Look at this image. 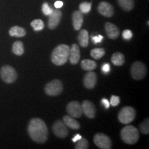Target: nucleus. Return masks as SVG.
<instances>
[{
	"label": "nucleus",
	"mask_w": 149,
	"mask_h": 149,
	"mask_svg": "<svg viewBox=\"0 0 149 149\" xmlns=\"http://www.w3.org/2000/svg\"><path fill=\"white\" fill-rule=\"evenodd\" d=\"M140 130L142 133L148 135L149 133V120L148 119L145 120L140 125Z\"/></svg>",
	"instance_id": "29"
},
{
	"label": "nucleus",
	"mask_w": 149,
	"mask_h": 149,
	"mask_svg": "<svg viewBox=\"0 0 149 149\" xmlns=\"http://www.w3.org/2000/svg\"><path fill=\"white\" fill-rule=\"evenodd\" d=\"M63 91L62 82L59 79H54L46 85L45 93L49 96H57Z\"/></svg>",
	"instance_id": "7"
},
{
	"label": "nucleus",
	"mask_w": 149,
	"mask_h": 149,
	"mask_svg": "<svg viewBox=\"0 0 149 149\" xmlns=\"http://www.w3.org/2000/svg\"><path fill=\"white\" fill-rule=\"evenodd\" d=\"M111 70V66L109 63H105L103 66H102V72L104 74H108Z\"/></svg>",
	"instance_id": "33"
},
{
	"label": "nucleus",
	"mask_w": 149,
	"mask_h": 149,
	"mask_svg": "<svg viewBox=\"0 0 149 149\" xmlns=\"http://www.w3.org/2000/svg\"><path fill=\"white\" fill-rule=\"evenodd\" d=\"M91 6H92V3L84 1V2L80 3L79 11H81L83 14L88 13L91 10Z\"/></svg>",
	"instance_id": "27"
},
{
	"label": "nucleus",
	"mask_w": 149,
	"mask_h": 149,
	"mask_svg": "<svg viewBox=\"0 0 149 149\" xmlns=\"http://www.w3.org/2000/svg\"><path fill=\"white\" fill-rule=\"evenodd\" d=\"M102 104L104 106L105 109H109V108L110 107V105H111V104H110V102H109V100H108L107 99H106V98L102 99Z\"/></svg>",
	"instance_id": "35"
},
{
	"label": "nucleus",
	"mask_w": 149,
	"mask_h": 149,
	"mask_svg": "<svg viewBox=\"0 0 149 149\" xmlns=\"http://www.w3.org/2000/svg\"><path fill=\"white\" fill-rule=\"evenodd\" d=\"M117 1L121 8L125 11H130L135 6L134 0H117Z\"/></svg>",
	"instance_id": "23"
},
{
	"label": "nucleus",
	"mask_w": 149,
	"mask_h": 149,
	"mask_svg": "<svg viewBox=\"0 0 149 149\" xmlns=\"http://www.w3.org/2000/svg\"><path fill=\"white\" fill-rule=\"evenodd\" d=\"M0 75L4 82L7 84L13 83L17 78V74L13 67L6 65L3 66L0 70Z\"/></svg>",
	"instance_id": "5"
},
{
	"label": "nucleus",
	"mask_w": 149,
	"mask_h": 149,
	"mask_svg": "<svg viewBox=\"0 0 149 149\" xmlns=\"http://www.w3.org/2000/svg\"><path fill=\"white\" fill-rule=\"evenodd\" d=\"M63 5H64V3H63L61 1H55V4H54V6H55V7L56 8H60L63 6Z\"/></svg>",
	"instance_id": "36"
},
{
	"label": "nucleus",
	"mask_w": 149,
	"mask_h": 149,
	"mask_svg": "<svg viewBox=\"0 0 149 149\" xmlns=\"http://www.w3.org/2000/svg\"><path fill=\"white\" fill-rule=\"evenodd\" d=\"M70 47L66 44L57 46L52 53L51 61L57 66H62L66 64L69 57Z\"/></svg>",
	"instance_id": "2"
},
{
	"label": "nucleus",
	"mask_w": 149,
	"mask_h": 149,
	"mask_svg": "<svg viewBox=\"0 0 149 149\" xmlns=\"http://www.w3.org/2000/svg\"><path fill=\"white\" fill-rule=\"evenodd\" d=\"M13 52L17 55L21 56L24 53V44L21 41H17L13 46Z\"/></svg>",
	"instance_id": "24"
},
{
	"label": "nucleus",
	"mask_w": 149,
	"mask_h": 149,
	"mask_svg": "<svg viewBox=\"0 0 149 149\" xmlns=\"http://www.w3.org/2000/svg\"><path fill=\"white\" fill-rule=\"evenodd\" d=\"M48 16H49V19L48 22V28L51 30L56 29L60 23L62 13L58 9H56V10H53L52 13Z\"/></svg>",
	"instance_id": "11"
},
{
	"label": "nucleus",
	"mask_w": 149,
	"mask_h": 149,
	"mask_svg": "<svg viewBox=\"0 0 149 149\" xmlns=\"http://www.w3.org/2000/svg\"><path fill=\"white\" fill-rule=\"evenodd\" d=\"M135 115V110L133 107H125L122 108L119 113L118 119L122 124H128L134 120Z\"/></svg>",
	"instance_id": "4"
},
{
	"label": "nucleus",
	"mask_w": 149,
	"mask_h": 149,
	"mask_svg": "<svg viewBox=\"0 0 149 149\" xmlns=\"http://www.w3.org/2000/svg\"><path fill=\"white\" fill-rule=\"evenodd\" d=\"M98 12L107 17H111L114 15V8L111 3L102 1L98 6Z\"/></svg>",
	"instance_id": "12"
},
{
	"label": "nucleus",
	"mask_w": 149,
	"mask_h": 149,
	"mask_svg": "<svg viewBox=\"0 0 149 149\" xmlns=\"http://www.w3.org/2000/svg\"><path fill=\"white\" fill-rule=\"evenodd\" d=\"M120 102V99L118 96L112 95L111 97V102H110V104L113 106V107H117Z\"/></svg>",
	"instance_id": "32"
},
{
	"label": "nucleus",
	"mask_w": 149,
	"mask_h": 149,
	"mask_svg": "<svg viewBox=\"0 0 149 149\" xmlns=\"http://www.w3.org/2000/svg\"><path fill=\"white\" fill-rule=\"evenodd\" d=\"M88 142L86 139L81 137L79 140L77 141V143L75 145L76 149H87L88 148Z\"/></svg>",
	"instance_id": "28"
},
{
	"label": "nucleus",
	"mask_w": 149,
	"mask_h": 149,
	"mask_svg": "<svg viewBox=\"0 0 149 149\" xmlns=\"http://www.w3.org/2000/svg\"><path fill=\"white\" fill-rule=\"evenodd\" d=\"M121 137L126 144H135L139 140V131L135 126L132 125L126 126L123 128L121 131Z\"/></svg>",
	"instance_id": "3"
},
{
	"label": "nucleus",
	"mask_w": 149,
	"mask_h": 149,
	"mask_svg": "<svg viewBox=\"0 0 149 149\" xmlns=\"http://www.w3.org/2000/svg\"><path fill=\"white\" fill-rule=\"evenodd\" d=\"M66 111L70 116L74 118H79L82 115L83 111L81 105L77 101H72L67 105Z\"/></svg>",
	"instance_id": "10"
},
{
	"label": "nucleus",
	"mask_w": 149,
	"mask_h": 149,
	"mask_svg": "<svg viewBox=\"0 0 149 149\" xmlns=\"http://www.w3.org/2000/svg\"><path fill=\"white\" fill-rule=\"evenodd\" d=\"M53 131L55 135L59 138H65L68 134V130L67 126L64 122L61 120H57L54 123L53 127Z\"/></svg>",
	"instance_id": "9"
},
{
	"label": "nucleus",
	"mask_w": 149,
	"mask_h": 149,
	"mask_svg": "<svg viewBox=\"0 0 149 149\" xmlns=\"http://www.w3.org/2000/svg\"><path fill=\"white\" fill-rule=\"evenodd\" d=\"M64 123L66 124V126L69 127L71 129L78 130L80 128V124L77 120H74V117L70 116V115H65L63 117Z\"/></svg>",
	"instance_id": "18"
},
{
	"label": "nucleus",
	"mask_w": 149,
	"mask_h": 149,
	"mask_svg": "<svg viewBox=\"0 0 149 149\" xmlns=\"http://www.w3.org/2000/svg\"><path fill=\"white\" fill-rule=\"evenodd\" d=\"M95 144L100 148L110 149L112 148V141L109 137L103 133H97L95 135L94 139Z\"/></svg>",
	"instance_id": "8"
},
{
	"label": "nucleus",
	"mask_w": 149,
	"mask_h": 149,
	"mask_svg": "<svg viewBox=\"0 0 149 149\" xmlns=\"http://www.w3.org/2000/svg\"><path fill=\"white\" fill-rule=\"evenodd\" d=\"M81 67L83 70L91 71L97 68V63L91 59H84L81 62Z\"/></svg>",
	"instance_id": "22"
},
{
	"label": "nucleus",
	"mask_w": 149,
	"mask_h": 149,
	"mask_svg": "<svg viewBox=\"0 0 149 149\" xmlns=\"http://www.w3.org/2000/svg\"><path fill=\"white\" fill-rule=\"evenodd\" d=\"M81 108H82L83 113H84L86 116L88 118L93 119L95 117L96 115V109L95 107L94 104L92 102L88 101V100H85L81 104Z\"/></svg>",
	"instance_id": "13"
},
{
	"label": "nucleus",
	"mask_w": 149,
	"mask_h": 149,
	"mask_svg": "<svg viewBox=\"0 0 149 149\" xmlns=\"http://www.w3.org/2000/svg\"><path fill=\"white\" fill-rule=\"evenodd\" d=\"M105 55V51L103 48H96L91 51V55L95 59H100Z\"/></svg>",
	"instance_id": "25"
},
{
	"label": "nucleus",
	"mask_w": 149,
	"mask_h": 149,
	"mask_svg": "<svg viewBox=\"0 0 149 149\" xmlns=\"http://www.w3.org/2000/svg\"><path fill=\"white\" fill-rule=\"evenodd\" d=\"M31 25L35 31H42V30L44 29V26H45L44 22H43L42 19H39L33 20V21L31 23Z\"/></svg>",
	"instance_id": "26"
},
{
	"label": "nucleus",
	"mask_w": 149,
	"mask_h": 149,
	"mask_svg": "<svg viewBox=\"0 0 149 149\" xmlns=\"http://www.w3.org/2000/svg\"><path fill=\"white\" fill-rule=\"evenodd\" d=\"M111 62L115 66H122L125 62L124 55L122 53H120V52L115 53L111 57Z\"/></svg>",
	"instance_id": "20"
},
{
	"label": "nucleus",
	"mask_w": 149,
	"mask_h": 149,
	"mask_svg": "<svg viewBox=\"0 0 149 149\" xmlns=\"http://www.w3.org/2000/svg\"><path fill=\"white\" fill-rule=\"evenodd\" d=\"M130 72H131V75L134 79H142L146 74V67L144 63L141 62V61H136L132 66Z\"/></svg>",
	"instance_id": "6"
},
{
	"label": "nucleus",
	"mask_w": 149,
	"mask_h": 149,
	"mask_svg": "<svg viewBox=\"0 0 149 149\" xmlns=\"http://www.w3.org/2000/svg\"><path fill=\"white\" fill-rule=\"evenodd\" d=\"M26 34V30L24 29V28L17 26L12 27L10 29V31H9V35H10L11 37H22L25 36Z\"/></svg>",
	"instance_id": "21"
},
{
	"label": "nucleus",
	"mask_w": 149,
	"mask_h": 149,
	"mask_svg": "<svg viewBox=\"0 0 149 149\" xmlns=\"http://www.w3.org/2000/svg\"><path fill=\"white\" fill-rule=\"evenodd\" d=\"M78 40L81 47L86 48L88 46L89 43V35L86 30H81L80 31L79 36H78Z\"/></svg>",
	"instance_id": "19"
},
{
	"label": "nucleus",
	"mask_w": 149,
	"mask_h": 149,
	"mask_svg": "<svg viewBox=\"0 0 149 149\" xmlns=\"http://www.w3.org/2000/svg\"><path fill=\"white\" fill-rule=\"evenodd\" d=\"M133 37V33L130 30H124L122 33V37L125 40H130Z\"/></svg>",
	"instance_id": "31"
},
{
	"label": "nucleus",
	"mask_w": 149,
	"mask_h": 149,
	"mask_svg": "<svg viewBox=\"0 0 149 149\" xmlns=\"http://www.w3.org/2000/svg\"><path fill=\"white\" fill-rule=\"evenodd\" d=\"M81 137H81V135H80L79 134H77V135H74V137L72 139V141H73V142H77V141L78 140H79V139H81Z\"/></svg>",
	"instance_id": "37"
},
{
	"label": "nucleus",
	"mask_w": 149,
	"mask_h": 149,
	"mask_svg": "<svg viewBox=\"0 0 149 149\" xmlns=\"http://www.w3.org/2000/svg\"><path fill=\"white\" fill-rule=\"evenodd\" d=\"M29 136L33 141L42 144L47 141L48 130L45 122L40 118H33L28 126Z\"/></svg>",
	"instance_id": "1"
},
{
	"label": "nucleus",
	"mask_w": 149,
	"mask_h": 149,
	"mask_svg": "<svg viewBox=\"0 0 149 149\" xmlns=\"http://www.w3.org/2000/svg\"><path fill=\"white\" fill-rule=\"evenodd\" d=\"M80 51L79 46L77 44H72L71 47L70 48L69 53V60L70 64L72 65H76L78 64L80 59Z\"/></svg>",
	"instance_id": "14"
},
{
	"label": "nucleus",
	"mask_w": 149,
	"mask_h": 149,
	"mask_svg": "<svg viewBox=\"0 0 149 149\" xmlns=\"http://www.w3.org/2000/svg\"><path fill=\"white\" fill-rule=\"evenodd\" d=\"M105 30L106 33L111 40H115L117 37H119L120 35V30L115 24L110 23V22H107L105 24Z\"/></svg>",
	"instance_id": "16"
},
{
	"label": "nucleus",
	"mask_w": 149,
	"mask_h": 149,
	"mask_svg": "<svg viewBox=\"0 0 149 149\" xmlns=\"http://www.w3.org/2000/svg\"><path fill=\"white\" fill-rule=\"evenodd\" d=\"M84 22L83 13L79 10H75L72 14V24L75 31L81 29Z\"/></svg>",
	"instance_id": "17"
},
{
	"label": "nucleus",
	"mask_w": 149,
	"mask_h": 149,
	"mask_svg": "<svg viewBox=\"0 0 149 149\" xmlns=\"http://www.w3.org/2000/svg\"><path fill=\"white\" fill-rule=\"evenodd\" d=\"M42 12L43 13H44L45 15H50L52 13V12H53V9H52L51 7L48 6V4L47 3H44L42 5Z\"/></svg>",
	"instance_id": "30"
},
{
	"label": "nucleus",
	"mask_w": 149,
	"mask_h": 149,
	"mask_svg": "<svg viewBox=\"0 0 149 149\" xmlns=\"http://www.w3.org/2000/svg\"><path fill=\"white\" fill-rule=\"evenodd\" d=\"M103 39H104L103 36H102V35H95V36L92 37V41L95 44H98V43H100Z\"/></svg>",
	"instance_id": "34"
},
{
	"label": "nucleus",
	"mask_w": 149,
	"mask_h": 149,
	"mask_svg": "<svg viewBox=\"0 0 149 149\" xmlns=\"http://www.w3.org/2000/svg\"><path fill=\"white\" fill-rule=\"evenodd\" d=\"M97 84V74L94 72H88L86 74L84 78V84L88 89H93L95 88Z\"/></svg>",
	"instance_id": "15"
}]
</instances>
